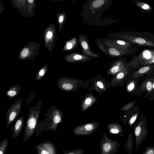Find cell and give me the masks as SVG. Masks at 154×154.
Masks as SVG:
<instances>
[{"mask_svg":"<svg viewBox=\"0 0 154 154\" xmlns=\"http://www.w3.org/2000/svg\"><path fill=\"white\" fill-rule=\"evenodd\" d=\"M41 103V100L38 101L35 107L29 109L23 137L24 142L27 141L34 134L40 112Z\"/></svg>","mask_w":154,"mask_h":154,"instance_id":"cell-1","label":"cell"},{"mask_svg":"<svg viewBox=\"0 0 154 154\" xmlns=\"http://www.w3.org/2000/svg\"><path fill=\"white\" fill-rule=\"evenodd\" d=\"M133 131L135 138V150L137 152L138 148L148 134L147 119L142 113L138 121L134 123Z\"/></svg>","mask_w":154,"mask_h":154,"instance_id":"cell-2","label":"cell"},{"mask_svg":"<svg viewBox=\"0 0 154 154\" xmlns=\"http://www.w3.org/2000/svg\"><path fill=\"white\" fill-rule=\"evenodd\" d=\"M96 43L98 48L105 54L110 57H120L127 52L120 49L116 46L106 42L103 38L96 39Z\"/></svg>","mask_w":154,"mask_h":154,"instance_id":"cell-3","label":"cell"},{"mask_svg":"<svg viewBox=\"0 0 154 154\" xmlns=\"http://www.w3.org/2000/svg\"><path fill=\"white\" fill-rule=\"evenodd\" d=\"M103 135L100 140V154H115L120 146L119 142L116 140L109 139L105 133Z\"/></svg>","mask_w":154,"mask_h":154,"instance_id":"cell-4","label":"cell"},{"mask_svg":"<svg viewBox=\"0 0 154 154\" xmlns=\"http://www.w3.org/2000/svg\"><path fill=\"white\" fill-rule=\"evenodd\" d=\"M110 38H122L131 43L141 46H148L154 47V42L144 38L129 35L127 34H123L116 32L109 35Z\"/></svg>","mask_w":154,"mask_h":154,"instance_id":"cell-5","label":"cell"},{"mask_svg":"<svg viewBox=\"0 0 154 154\" xmlns=\"http://www.w3.org/2000/svg\"><path fill=\"white\" fill-rule=\"evenodd\" d=\"M22 104V99L20 98L12 104L7 110L6 115V128H8L10 125L17 119L20 112Z\"/></svg>","mask_w":154,"mask_h":154,"instance_id":"cell-6","label":"cell"},{"mask_svg":"<svg viewBox=\"0 0 154 154\" xmlns=\"http://www.w3.org/2000/svg\"><path fill=\"white\" fill-rule=\"evenodd\" d=\"M99 123L96 122L84 124L76 127L73 133L76 136H90L98 128Z\"/></svg>","mask_w":154,"mask_h":154,"instance_id":"cell-7","label":"cell"},{"mask_svg":"<svg viewBox=\"0 0 154 154\" xmlns=\"http://www.w3.org/2000/svg\"><path fill=\"white\" fill-rule=\"evenodd\" d=\"M53 105L48 110L49 112L48 113L51 119V125L48 126V128L54 131L57 129L58 124L61 123L62 122V115L61 111L58 109L56 107Z\"/></svg>","mask_w":154,"mask_h":154,"instance_id":"cell-8","label":"cell"},{"mask_svg":"<svg viewBox=\"0 0 154 154\" xmlns=\"http://www.w3.org/2000/svg\"><path fill=\"white\" fill-rule=\"evenodd\" d=\"M78 41L82 48V54L91 56L93 58L99 57L97 52H94L91 50L89 44L88 36L80 34L79 35Z\"/></svg>","mask_w":154,"mask_h":154,"instance_id":"cell-9","label":"cell"},{"mask_svg":"<svg viewBox=\"0 0 154 154\" xmlns=\"http://www.w3.org/2000/svg\"><path fill=\"white\" fill-rule=\"evenodd\" d=\"M152 72L147 75L144 80L140 85V89L143 93L145 92H146L144 96L146 99L149 97L152 91L154 73H152Z\"/></svg>","mask_w":154,"mask_h":154,"instance_id":"cell-10","label":"cell"},{"mask_svg":"<svg viewBox=\"0 0 154 154\" xmlns=\"http://www.w3.org/2000/svg\"><path fill=\"white\" fill-rule=\"evenodd\" d=\"M57 83L60 90L66 92L73 90L75 85V80L66 77L59 79Z\"/></svg>","mask_w":154,"mask_h":154,"instance_id":"cell-11","label":"cell"},{"mask_svg":"<svg viewBox=\"0 0 154 154\" xmlns=\"http://www.w3.org/2000/svg\"><path fill=\"white\" fill-rule=\"evenodd\" d=\"M130 80L127 86L128 92L134 95L140 96L143 93L140 89V85H138L139 79L132 77L130 75Z\"/></svg>","mask_w":154,"mask_h":154,"instance_id":"cell-12","label":"cell"},{"mask_svg":"<svg viewBox=\"0 0 154 154\" xmlns=\"http://www.w3.org/2000/svg\"><path fill=\"white\" fill-rule=\"evenodd\" d=\"M103 39L107 42L114 45L127 52L129 51V49L131 46V44L126 40L113 38H104Z\"/></svg>","mask_w":154,"mask_h":154,"instance_id":"cell-13","label":"cell"},{"mask_svg":"<svg viewBox=\"0 0 154 154\" xmlns=\"http://www.w3.org/2000/svg\"><path fill=\"white\" fill-rule=\"evenodd\" d=\"M36 146L41 154H57L56 147L51 142H42Z\"/></svg>","mask_w":154,"mask_h":154,"instance_id":"cell-14","label":"cell"},{"mask_svg":"<svg viewBox=\"0 0 154 154\" xmlns=\"http://www.w3.org/2000/svg\"><path fill=\"white\" fill-rule=\"evenodd\" d=\"M126 65L123 60L121 59L115 60L113 61L108 69L109 75H116L122 71Z\"/></svg>","mask_w":154,"mask_h":154,"instance_id":"cell-15","label":"cell"},{"mask_svg":"<svg viewBox=\"0 0 154 154\" xmlns=\"http://www.w3.org/2000/svg\"><path fill=\"white\" fill-rule=\"evenodd\" d=\"M93 57L78 52L71 53L66 57V60L72 63L85 62L91 60Z\"/></svg>","mask_w":154,"mask_h":154,"instance_id":"cell-16","label":"cell"},{"mask_svg":"<svg viewBox=\"0 0 154 154\" xmlns=\"http://www.w3.org/2000/svg\"><path fill=\"white\" fill-rule=\"evenodd\" d=\"M153 66L151 64L147 65L134 72L131 75L140 80V78L151 73L153 71Z\"/></svg>","mask_w":154,"mask_h":154,"instance_id":"cell-17","label":"cell"},{"mask_svg":"<svg viewBox=\"0 0 154 154\" xmlns=\"http://www.w3.org/2000/svg\"><path fill=\"white\" fill-rule=\"evenodd\" d=\"M24 123V118L23 116H20L17 120L11 129L12 132V136L14 139L16 138L20 133Z\"/></svg>","mask_w":154,"mask_h":154,"instance_id":"cell-18","label":"cell"},{"mask_svg":"<svg viewBox=\"0 0 154 154\" xmlns=\"http://www.w3.org/2000/svg\"><path fill=\"white\" fill-rule=\"evenodd\" d=\"M107 128L109 133L112 134L122 137L125 136L122 127L118 123H109Z\"/></svg>","mask_w":154,"mask_h":154,"instance_id":"cell-19","label":"cell"},{"mask_svg":"<svg viewBox=\"0 0 154 154\" xmlns=\"http://www.w3.org/2000/svg\"><path fill=\"white\" fill-rule=\"evenodd\" d=\"M97 97L91 94L87 95L83 100L82 104V110L85 111L91 106L96 100Z\"/></svg>","mask_w":154,"mask_h":154,"instance_id":"cell-20","label":"cell"},{"mask_svg":"<svg viewBox=\"0 0 154 154\" xmlns=\"http://www.w3.org/2000/svg\"><path fill=\"white\" fill-rule=\"evenodd\" d=\"M21 86L19 85H15L12 86L7 91L6 95L10 100L16 97L21 88Z\"/></svg>","mask_w":154,"mask_h":154,"instance_id":"cell-21","label":"cell"},{"mask_svg":"<svg viewBox=\"0 0 154 154\" xmlns=\"http://www.w3.org/2000/svg\"><path fill=\"white\" fill-rule=\"evenodd\" d=\"M123 147L126 149L128 154H132L134 147V137L132 132L128 134L127 140Z\"/></svg>","mask_w":154,"mask_h":154,"instance_id":"cell-22","label":"cell"},{"mask_svg":"<svg viewBox=\"0 0 154 154\" xmlns=\"http://www.w3.org/2000/svg\"><path fill=\"white\" fill-rule=\"evenodd\" d=\"M154 55V50L146 49L143 51L140 54L139 58L143 63L149 60Z\"/></svg>","mask_w":154,"mask_h":154,"instance_id":"cell-23","label":"cell"},{"mask_svg":"<svg viewBox=\"0 0 154 154\" xmlns=\"http://www.w3.org/2000/svg\"><path fill=\"white\" fill-rule=\"evenodd\" d=\"M129 64H127L124 69L117 74L115 78L116 81L120 82L122 81L129 73L130 69L129 68Z\"/></svg>","mask_w":154,"mask_h":154,"instance_id":"cell-24","label":"cell"},{"mask_svg":"<svg viewBox=\"0 0 154 154\" xmlns=\"http://www.w3.org/2000/svg\"><path fill=\"white\" fill-rule=\"evenodd\" d=\"M78 41L77 38L75 37L67 43L66 47L68 50L76 48L78 45Z\"/></svg>","mask_w":154,"mask_h":154,"instance_id":"cell-25","label":"cell"},{"mask_svg":"<svg viewBox=\"0 0 154 154\" xmlns=\"http://www.w3.org/2000/svg\"><path fill=\"white\" fill-rule=\"evenodd\" d=\"M8 139H5L0 143V154H5L8 145Z\"/></svg>","mask_w":154,"mask_h":154,"instance_id":"cell-26","label":"cell"},{"mask_svg":"<svg viewBox=\"0 0 154 154\" xmlns=\"http://www.w3.org/2000/svg\"><path fill=\"white\" fill-rule=\"evenodd\" d=\"M47 69L46 67L41 68L37 73L35 76V79L38 81L46 75Z\"/></svg>","mask_w":154,"mask_h":154,"instance_id":"cell-27","label":"cell"},{"mask_svg":"<svg viewBox=\"0 0 154 154\" xmlns=\"http://www.w3.org/2000/svg\"><path fill=\"white\" fill-rule=\"evenodd\" d=\"M140 112V111L139 109L134 113L129 118L128 122L130 126H131L134 125L135 122L137 120V118Z\"/></svg>","mask_w":154,"mask_h":154,"instance_id":"cell-28","label":"cell"},{"mask_svg":"<svg viewBox=\"0 0 154 154\" xmlns=\"http://www.w3.org/2000/svg\"><path fill=\"white\" fill-rule=\"evenodd\" d=\"M63 152L64 154H83L85 152L83 149L79 148L70 150H63Z\"/></svg>","mask_w":154,"mask_h":154,"instance_id":"cell-29","label":"cell"},{"mask_svg":"<svg viewBox=\"0 0 154 154\" xmlns=\"http://www.w3.org/2000/svg\"><path fill=\"white\" fill-rule=\"evenodd\" d=\"M106 1L103 0H97L93 1L91 5V7L94 9L97 8L103 5Z\"/></svg>","mask_w":154,"mask_h":154,"instance_id":"cell-30","label":"cell"},{"mask_svg":"<svg viewBox=\"0 0 154 154\" xmlns=\"http://www.w3.org/2000/svg\"><path fill=\"white\" fill-rule=\"evenodd\" d=\"M136 102V101L135 100H134L133 101L129 102L128 104L122 107L120 109V110L127 111L130 109L134 106Z\"/></svg>","mask_w":154,"mask_h":154,"instance_id":"cell-31","label":"cell"},{"mask_svg":"<svg viewBox=\"0 0 154 154\" xmlns=\"http://www.w3.org/2000/svg\"><path fill=\"white\" fill-rule=\"evenodd\" d=\"M136 4L139 7L145 10H149L151 9V7L148 4L143 2H137Z\"/></svg>","mask_w":154,"mask_h":154,"instance_id":"cell-32","label":"cell"},{"mask_svg":"<svg viewBox=\"0 0 154 154\" xmlns=\"http://www.w3.org/2000/svg\"><path fill=\"white\" fill-rule=\"evenodd\" d=\"M142 154H154V145L147 146Z\"/></svg>","mask_w":154,"mask_h":154,"instance_id":"cell-33","label":"cell"},{"mask_svg":"<svg viewBox=\"0 0 154 154\" xmlns=\"http://www.w3.org/2000/svg\"><path fill=\"white\" fill-rule=\"evenodd\" d=\"M148 100H154V76L152 82V91Z\"/></svg>","mask_w":154,"mask_h":154,"instance_id":"cell-34","label":"cell"},{"mask_svg":"<svg viewBox=\"0 0 154 154\" xmlns=\"http://www.w3.org/2000/svg\"><path fill=\"white\" fill-rule=\"evenodd\" d=\"M29 50L27 48H24L21 52V55L23 57H25L28 54Z\"/></svg>","mask_w":154,"mask_h":154,"instance_id":"cell-35","label":"cell"},{"mask_svg":"<svg viewBox=\"0 0 154 154\" xmlns=\"http://www.w3.org/2000/svg\"><path fill=\"white\" fill-rule=\"evenodd\" d=\"M153 63H154V55L149 60L143 63L142 64L144 65H147Z\"/></svg>","mask_w":154,"mask_h":154,"instance_id":"cell-36","label":"cell"},{"mask_svg":"<svg viewBox=\"0 0 154 154\" xmlns=\"http://www.w3.org/2000/svg\"><path fill=\"white\" fill-rule=\"evenodd\" d=\"M96 85L100 89L103 90H105V87L104 85L100 81H97L96 83Z\"/></svg>","mask_w":154,"mask_h":154,"instance_id":"cell-37","label":"cell"},{"mask_svg":"<svg viewBox=\"0 0 154 154\" xmlns=\"http://www.w3.org/2000/svg\"><path fill=\"white\" fill-rule=\"evenodd\" d=\"M64 19V17L63 15H61L59 18V22L60 23H61L63 22Z\"/></svg>","mask_w":154,"mask_h":154,"instance_id":"cell-38","label":"cell"},{"mask_svg":"<svg viewBox=\"0 0 154 154\" xmlns=\"http://www.w3.org/2000/svg\"><path fill=\"white\" fill-rule=\"evenodd\" d=\"M52 33L51 32L49 31L48 32V33L47 34V37L48 38H50L51 37V36H52Z\"/></svg>","mask_w":154,"mask_h":154,"instance_id":"cell-39","label":"cell"},{"mask_svg":"<svg viewBox=\"0 0 154 154\" xmlns=\"http://www.w3.org/2000/svg\"><path fill=\"white\" fill-rule=\"evenodd\" d=\"M28 1L30 3H32L33 1V0H28Z\"/></svg>","mask_w":154,"mask_h":154,"instance_id":"cell-40","label":"cell"},{"mask_svg":"<svg viewBox=\"0 0 154 154\" xmlns=\"http://www.w3.org/2000/svg\"><path fill=\"white\" fill-rule=\"evenodd\" d=\"M37 149L38 154H41L40 153V152L39 151L38 149Z\"/></svg>","mask_w":154,"mask_h":154,"instance_id":"cell-41","label":"cell"}]
</instances>
